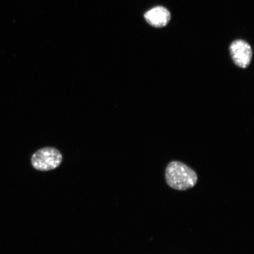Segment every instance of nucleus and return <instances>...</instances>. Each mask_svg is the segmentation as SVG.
Instances as JSON below:
<instances>
[{
    "label": "nucleus",
    "mask_w": 254,
    "mask_h": 254,
    "mask_svg": "<svg viewBox=\"0 0 254 254\" xmlns=\"http://www.w3.org/2000/svg\"><path fill=\"white\" fill-rule=\"evenodd\" d=\"M165 176L168 186L178 190L191 189L198 182L195 171L179 161H173L168 165Z\"/></svg>",
    "instance_id": "nucleus-1"
},
{
    "label": "nucleus",
    "mask_w": 254,
    "mask_h": 254,
    "mask_svg": "<svg viewBox=\"0 0 254 254\" xmlns=\"http://www.w3.org/2000/svg\"><path fill=\"white\" fill-rule=\"evenodd\" d=\"M63 155L60 151L53 147H44L32 155L31 164L35 169L48 171L56 169L62 164Z\"/></svg>",
    "instance_id": "nucleus-2"
},
{
    "label": "nucleus",
    "mask_w": 254,
    "mask_h": 254,
    "mask_svg": "<svg viewBox=\"0 0 254 254\" xmlns=\"http://www.w3.org/2000/svg\"><path fill=\"white\" fill-rule=\"evenodd\" d=\"M231 58L235 64L241 68L250 65L253 57V50L250 44L243 40L233 41L230 47Z\"/></svg>",
    "instance_id": "nucleus-3"
},
{
    "label": "nucleus",
    "mask_w": 254,
    "mask_h": 254,
    "mask_svg": "<svg viewBox=\"0 0 254 254\" xmlns=\"http://www.w3.org/2000/svg\"><path fill=\"white\" fill-rule=\"evenodd\" d=\"M145 20L151 26L155 28L166 27L170 23L171 18L170 12L163 6H156L145 12Z\"/></svg>",
    "instance_id": "nucleus-4"
}]
</instances>
